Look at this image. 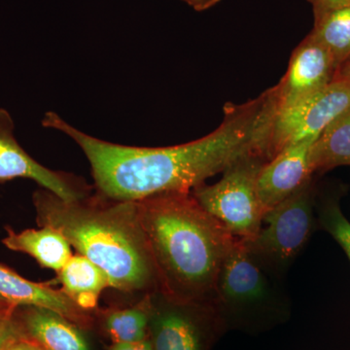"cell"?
Returning <instances> with one entry per match:
<instances>
[{"instance_id":"obj_3","label":"cell","mask_w":350,"mask_h":350,"mask_svg":"<svg viewBox=\"0 0 350 350\" xmlns=\"http://www.w3.org/2000/svg\"><path fill=\"white\" fill-rule=\"evenodd\" d=\"M33 204L38 225L61 232L78 254L107 275L110 286L126 293L158 291L137 202L96 192L69 202L41 188L33 194Z\"/></svg>"},{"instance_id":"obj_26","label":"cell","mask_w":350,"mask_h":350,"mask_svg":"<svg viewBox=\"0 0 350 350\" xmlns=\"http://www.w3.org/2000/svg\"><path fill=\"white\" fill-rule=\"evenodd\" d=\"M334 79L344 80L350 83V59L338 68Z\"/></svg>"},{"instance_id":"obj_23","label":"cell","mask_w":350,"mask_h":350,"mask_svg":"<svg viewBox=\"0 0 350 350\" xmlns=\"http://www.w3.org/2000/svg\"><path fill=\"white\" fill-rule=\"evenodd\" d=\"M4 350H42L38 345L25 338H19Z\"/></svg>"},{"instance_id":"obj_22","label":"cell","mask_w":350,"mask_h":350,"mask_svg":"<svg viewBox=\"0 0 350 350\" xmlns=\"http://www.w3.org/2000/svg\"><path fill=\"white\" fill-rule=\"evenodd\" d=\"M109 350H154L150 338L135 342H119L113 344Z\"/></svg>"},{"instance_id":"obj_12","label":"cell","mask_w":350,"mask_h":350,"mask_svg":"<svg viewBox=\"0 0 350 350\" xmlns=\"http://www.w3.org/2000/svg\"><path fill=\"white\" fill-rule=\"evenodd\" d=\"M0 297L14 306H25L45 308L62 315L78 327L89 326L91 312L79 308L63 289L53 282H33L25 280L0 264Z\"/></svg>"},{"instance_id":"obj_13","label":"cell","mask_w":350,"mask_h":350,"mask_svg":"<svg viewBox=\"0 0 350 350\" xmlns=\"http://www.w3.org/2000/svg\"><path fill=\"white\" fill-rule=\"evenodd\" d=\"M24 326L29 340L42 350H90L72 322L45 308L27 306Z\"/></svg>"},{"instance_id":"obj_16","label":"cell","mask_w":350,"mask_h":350,"mask_svg":"<svg viewBox=\"0 0 350 350\" xmlns=\"http://www.w3.org/2000/svg\"><path fill=\"white\" fill-rule=\"evenodd\" d=\"M313 174L342 165L350 167V107L321 131L310 152Z\"/></svg>"},{"instance_id":"obj_10","label":"cell","mask_w":350,"mask_h":350,"mask_svg":"<svg viewBox=\"0 0 350 350\" xmlns=\"http://www.w3.org/2000/svg\"><path fill=\"white\" fill-rule=\"evenodd\" d=\"M337 70L330 53L308 34L294 50L286 73L275 86L278 112L330 84Z\"/></svg>"},{"instance_id":"obj_7","label":"cell","mask_w":350,"mask_h":350,"mask_svg":"<svg viewBox=\"0 0 350 350\" xmlns=\"http://www.w3.org/2000/svg\"><path fill=\"white\" fill-rule=\"evenodd\" d=\"M224 329L211 303H191L151 294L149 338L154 350H207Z\"/></svg>"},{"instance_id":"obj_14","label":"cell","mask_w":350,"mask_h":350,"mask_svg":"<svg viewBox=\"0 0 350 350\" xmlns=\"http://www.w3.org/2000/svg\"><path fill=\"white\" fill-rule=\"evenodd\" d=\"M2 243L8 250L25 253L36 260L43 268L59 273L72 257L71 245L61 232L49 227L29 229L17 232L6 228Z\"/></svg>"},{"instance_id":"obj_15","label":"cell","mask_w":350,"mask_h":350,"mask_svg":"<svg viewBox=\"0 0 350 350\" xmlns=\"http://www.w3.org/2000/svg\"><path fill=\"white\" fill-rule=\"evenodd\" d=\"M57 273L62 289L76 305L88 312L98 308L101 293L110 286L107 275L80 254L72 255Z\"/></svg>"},{"instance_id":"obj_17","label":"cell","mask_w":350,"mask_h":350,"mask_svg":"<svg viewBox=\"0 0 350 350\" xmlns=\"http://www.w3.org/2000/svg\"><path fill=\"white\" fill-rule=\"evenodd\" d=\"M310 36L330 53L338 68L347 63L350 59V7L314 17Z\"/></svg>"},{"instance_id":"obj_6","label":"cell","mask_w":350,"mask_h":350,"mask_svg":"<svg viewBox=\"0 0 350 350\" xmlns=\"http://www.w3.org/2000/svg\"><path fill=\"white\" fill-rule=\"evenodd\" d=\"M268 161L264 155L246 157L225 170L215 184H202L191 191L206 213L241 241L252 239L261 229L264 211L258 199L257 179Z\"/></svg>"},{"instance_id":"obj_5","label":"cell","mask_w":350,"mask_h":350,"mask_svg":"<svg viewBox=\"0 0 350 350\" xmlns=\"http://www.w3.org/2000/svg\"><path fill=\"white\" fill-rule=\"evenodd\" d=\"M313 176L286 200L265 213L256 236L243 241L269 273L283 282L319 226Z\"/></svg>"},{"instance_id":"obj_9","label":"cell","mask_w":350,"mask_h":350,"mask_svg":"<svg viewBox=\"0 0 350 350\" xmlns=\"http://www.w3.org/2000/svg\"><path fill=\"white\" fill-rule=\"evenodd\" d=\"M25 178L66 200H79L93 194L94 188L82 177L44 167L18 142L10 113L0 108V182Z\"/></svg>"},{"instance_id":"obj_2","label":"cell","mask_w":350,"mask_h":350,"mask_svg":"<svg viewBox=\"0 0 350 350\" xmlns=\"http://www.w3.org/2000/svg\"><path fill=\"white\" fill-rule=\"evenodd\" d=\"M135 202L158 291L175 301L211 304L219 271L236 238L191 192Z\"/></svg>"},{"instance_id":"obj_19","label":"cell","mask_w":350,"mask_h":350,"mask_svg":"<svg viewBox=\"0 0 350 350\" xmlns=\"http://www.w3.org/2000/svg\"><path fill=\"white\" fill-rule=\"evenodd\" d=\"M317 214L319 225L335 239L350 260V222L340 211L338 200L335 198L317 200Z\"/></svg>"},{"instance_id":"obj_21","label":"cell","mask_w":350,"mask_h":350,"mask_svg":"<svg viewBox=\"0 0 350 350\" xmlns=\"http://www.w3.org/2000/svg\"><path fill=\"white\" fill-rule=\"evenodd\" d=\"M308 1L312 5L314 17L329 11L350 7V0H308Z\"/></svg>"},{"instance_id":"obj_20","label":"cell","mask_w":350,"mask_h":350,"mask_svg":"<svg viewBox=\"0 0 350 350\" xmlns=\"http://www.w3.org/2000/svg\"><path fill=\"white\" fill-rule=\"evenodd\" d=\"M21 338L20 331L13 322V319L0 321V350H4L9 345Z\"/></svg>"},{"instance_id":"obj_25","label":"cell","mask_w":350,"mask_h":350,"mask_svg":"<svg viewBox=\"0 0 350 350\" xmlns=\"http://www.w3.org/2000/svg\"><path fill=\"white\" fill-rule=\"evenodd\" d=\"M16 308H17L16 306L11 305L10 303L0 297V321L12 319Z\"/></svg>"},{"instance_id":"obj_24","label":"cell","mask_w":350,"mask_h":350,"mask_svg":"<svg viewBox=\"0 0 350 350\" xmlns=\"http://www.w3.org/2000/svg\"><path fill=\"white\" fill-rule=\"evenodd\" d=\"M187 3L189 6L192 7L196 11H206L211 7L215 6L221 0H182Z\"/></svg>"},{"instance_id":"obj_4","label":"cell","mask_w":350,"mask_h":350,"mask_svg":"<svg viewBox=\"0 0 350 350\" xmlns=\"http://www.w3.org/2000/svg\"><path fill=\"white\" fill-rule=\"evenodd\" d=\"M283 282L253 257L241 239H236L219 271L211 305L224 329L280 319L290 308Z\"/></svg>"},{"instance_id":"obj_11","label":"cell","mask_w":350,"mask_h":350,"mask_svg":"<svg viewBox=\"0 0 350 350\" xmlns=\"http://www.w3.org/2000/svg\"><path fill=\"white\" fill-rule=\"evenodd\" d=\"M317 138L287 145L262 165L257 179V195L264 214L312 178L310 152Z\"/></svg>"},{"instance_id":"obj_8","label":"cell","mask_w":350,"mask_h":350,"mask_svg":"<svg viewBox=\"0 0 350 350\" xmlns=\"http://www.w3.org/2000/svg\"><path fill=\"white\" fill-rule=\"evenodd\" d=\"M350 107V83L334 79L323 89L276 113L269 160L287 145L317 137L331 122Z\"/></svg>"},{"instance_id":"obj_1","label":"cell","mask_w":350,"mask_h":350,"mask_svg":"<svg viewBox=\"0 0 350 350\" xmlns=\"http://www.w3.org/2000/svg\"><path fill=\"white\" fill-rule=\"evenodd\" d=\"M221 125L206 137L175 146H126L87 135L47 112L42 126L70 137L91 165L94 191L107 199L139 202L165 193L191 192L232 163L269 151L278 100L275 87L243 105L229 103Z\"/></svg>"},{"instance_id":"obj_18","label":"cell","mask_w":350,"mask_h":350,"mask_svg":"<svg viewBox=\"0 0 350 350\" xmlns=\"http://www.w3.org/2000/svg\"><path fill=\"white\" fill-rule=\"evenodd\" d=\"M151 294H145L142 301L131 308L107 313L105 327L113 344L140 342L149 337Z\"/></svg>"}]
</instances>
